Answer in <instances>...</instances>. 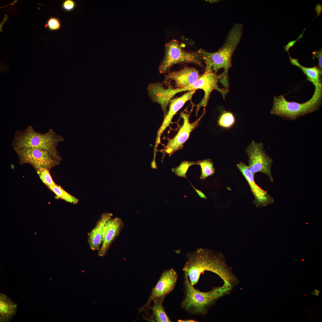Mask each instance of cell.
Here are the masks:
<instances>
[{
	"label": "cell",
	"instance_id": "cell-23",
	"mask_svg": "<svg viewBox=\"0 0 322 322\" xmlns=\"http://www.w3.org/2000/svg\"><path fill=\"white\" fill-rule=\"evenodd\" d=\"M235 122L233 114L231 112H226L221 115L218 122V125L225 128H229L232 126Z\"/></svg>",
	"mask_w": 322,
	"mask_h": 322
},
{
	"label": "cell",
	"instance_id": "cell-13",
	"mask_svg": "<svg viewBox=\"0 0 322 322\" xmlns=\"http://www.w3.org/2000/svg\"><path fill=\"white\" fill-rule=\"evenodd\" d=\"M200 76L198 71L196 69L186 67L177 71L169 72L165 76L164 83L170 80L174 81L177 89H184L194 83Z\"/></svg>",
	"mask_w": 322,
	"mask_h": 322
},
{
	"label": "cell",
	"instance_id": "cell-1",
	"mask_svg": "<svg viewBox=\"0 0 322 322\" xmlns=\"http://www.w3.org/2000/svg\"><path fill=\"white\" fill-rule=\"evenodd\" d=\"M187 257L183 270L187 273L192 285L197 283L200 274L205 271L218 275L224 281V284L231 289L236 284L237 279L222 253L207 249L200 248L189 253Z\"/></svg>",
	"mask_w": 322,
	"mask_h": 322
},
{
	"label": "cell",
	"instance_id": "cell-25",
	"mask_svg": "<svg viewBox=\"0 0 322 322\" xmlns=\"http://www.w3.org/2000/svg\"><path fill=\"white\" fill-rule=\"evenodd\" d=\"M61 22L59 19L55 17L50 18L47 21L46 27L51 31H56L60 29Z\"/></svg>",
	"mask_w": 322,
	"mask_h": 322
},
{
	"label": "cell",
	"instance_id": "cell-33",
	"mask_svg": "<svg viewBox=\"0 0 322 322\" xmlns=\"http://www.w3.org/2000/svg\"><path fill=\"white\" fill-rule=\"evenodd\" d=\"M208 1H209V2H210L213 3V2H217L218 1L217 0H208Z\"/></svg>",
	"mask_w": 322,
	"mask_h": 322
},
{
	"label": "cell",
	"instance_id": "cell-17",
	"mask_svg": "<svg viewBox=\"0 0 322 322\" xmlns=\"http://www.w3.org/2000/svg\"><path fill=\"white\" fill-rule=\"evenodd\" d=\"M289 55L291 63L300 68L307 76V80L312 83L315 88H322L321 76L322 71L317 66L308 68L304 66L298 62V59L292 58Z\"/></svg>",
	"mask_w": 322,
	"mask_h": 322
},
{
	"label": "cell",
	"instance_id": "cell-27",
	"mask_svg": "<svg viewBox=\"0 0 322 322\" xmlns=\"http://www.w3.org/2000/svg\"><path fill=\"white\" fill-rule=\"evenodd\" d=\"M312 54L313 55V59H314L315 57H316L318 58V66L319 68L321 71H322V49L319 50H318L313 52H312Z\"/></svg>",
	"mask_w": 322,
	"mask_h": 322
},
{
	"label": "cell",
	"instance_id": "cell-7",
	"mask_svg": "<svg viewBox=\"0 0 322 322\" xmlns=\"http://www.w3.org/2000/svg\"><path fill=\"white\" fill-rule=\"evenodd\" d=\"M222 79L226 81L223 73L217 75L211 70L205 69L204 73L200 76L196 81L192 85L186 88L187 91H191L200 89L203 90L205 93L203 98L198 105L196 108V114L200 108L207 105L211 92L215 90L222 95L224 98L228 92L227 89H221L218 86V83L220 79Z\"/></svg>",
	"mask_w": 322,
	"mask_h": 322
},
{
	"label": "cell",
	"instance_id": "cell-29",
	"mask_svg": "<svg viewBox=\"0 0 322 322\" xmlns=\"http://www.w3.org/2000/svg\"><path fill=\"white\" fill-rule=\"evenodd\" d=\"M193 188L195 190L198 195L201 198L205 199H207V198L205 194L201 191L195 188L192 185L190 182Z\"/></svg>",
	"mask_w": 322,
	"mask_h": 322
},
{
	"label": "cell",
	"instance_id": "cell-26",
	"mask_svg": "<svg viewBox=\"0 0 322 322\" xmlns=\"http://www.w3.org/2000/svg\"><path fill=\"white\" fill-rule=\"evenodd\" d=\"M76 6V3L73 0H65L63 1L62 4L63 10L69 12L74 10Z\"/></svg>",
	"mask_w": 322,
	"mask_h": 322
},
{
	"label": "cell",
	"instance_id": "cell-30",
	"mask_svg": "<svg viewBox=\"0 0 322 322\" xmlns=\"http://www.w3.org/2000/svg\"><path fill=\"white\" fill-rule=\"evenodd\" d=\"M315 10L317 12V15L316 16H319L322 11V5L318 3L316 6Z\"/></svg>",
	"mask_w": 322,
	"mask_h": 322
},
{
	"label": "cell",
	"instance_id": "cell-11",
	"mask_svg": "<svg viewBox=\"0 0 322 322\" xmlns=\"http://www.w3.org/2000/svg\"><path fill=\"white\" fill-rule=\"evenodd\" d=\"M237 168L247 181L255 197L253 203L257 207L265 206L274 202L273 198L255 182L254 174L250 171L248 166L242 162L237 165Z\"/></svg>",
	"mask_w": 322,
	"mask_h": 322
},
{
	"label": "cell",
	"instance_id": "cell-10",
	"mask_svg": "<svg viewBox=\"0 0 322 322\" xmlns=\"http://www.w3.org/2000/svg\"><path fill=\"white\" fill-rule=\"evenodd\" d=\"M180 117L183 119V123L177 134L170 140L163 150V152L169 156L178 150L182 149L185 142L188 139L190 134L198 125L202 116L192 123L189 122L188 114L182 112Z\"/></svg>",
	"mask_w": 322,
	"mask_h": 322
},
{
	"label": "cell",
	"instance_id": "cell-24",
	"mask_svg": "<svg viewBox=\"0 0 322 322\" xmlns=\"http://www.w3.org/2000/svg\"><path fill=\"white\" fill-rule=\"evenodd\" d=\"M49 170L46 168H43L36 171L40 179L48 187L56 184L52 179Z\"/></svg>",
	"mask_w": 322,
	"mask_h": 322
},
{
	"label": "cell",
	"instance_id": "cell-19",
	"mask_svg": "<svg viewBox=\"0 0 322 322\" xmlns=\"http://www.w3.org/2000/svg\"><path fill=\"white\" fill-rule=\"evenodd\" d=\"M163 300L158 299L153 301V306L151 307L152 311V317L157 322H172L166 313L163 306Z\"/></svg>",
	"mask_w": 322,
	"mask_h": 322
},
{
	"label": "cell",
	"instance_id": "cell-8",
	"mask_svg": "<svg viewBox=\"0 0 322 322\" xmlns=\"http://www.w3.org/2000/svg\"><path fill=\"white\" fill-rule=\"evenodd\" d=\"M14 150L18 156L20 164H29L36 171L43 168L50 170L60 163L44 151L30 148Z\"/></svg>",
	"mask_w": 322,
	"mask_h": 322
},
{
	"label": "cell",
	"instance_id": "cell-3",
	"mask_svg": "<svg viewBox=\"0 0 322 322\" xmlns=\"http://www.w3.org/2000/svg\"><path fill=\"white\" fill-rule=\"evenodd\" d=\"M184 275L185 296L181 303V307L191 314L205 315L218 299L228 294L231 290L224 285L208 292H202L195 289L191 284L186 273L184 272Z\"/></svg>",
	"mask_w": 322,
	"mask_h": 322
},
{
	"label": "cell",
	"instance_id": "cell-2",
	"mask_svg": "<svg viewBox=\"0 0 322 322\" xmlns=\"http://www.w3.org/2000/svg\"><path fill=\"white\" fill-rule=\"evenodd\" d=\"M64 141L63 137L51 129L42 133L36 131L32 126H30L24 130L15 131L11 145L14 150L30 148L45 151L60 162L62 158L57 146Z\"/></svg>",
	"mask_w": 322,
	"mask_h": 322
},
{
	"label": "cell",
	"instance_id": "cell-22",
	"mask_svg": "<svg viewBox=\"0 0 322 322\" xmlns=\"http://www.w3.org/2000/svg\"><path fill=\"white\" fill-rule=\"evenodd\" d=\"M196 162L192 161H184L182 162L178 167L173 168L172 171L177 176L187 179L186 173L189 167Z\"/></svg>",
	"mask_w": 322,
	"mask_h": 322
},
{
	"label": "cell",
	"instance_id": "cell-34",
	"mask_svg": "<svg viewBox=\"0 0 322 322\" xmlns=\"http://www.w3.org/2000/svg\"><path fill=\"white\" fill-rule=\"evenodd\" d=\"M34 233L35 234V235H36V234H37V233H35V232H34Z\"/></svg>",
	"mask_w": 322,
	"mask_h": 322
},
{
	"label": "cell",
	"instance_id": "cell-5",
	"mask_svg": "<svg viewBox=\"0 0 322 322\" xmlns=\"http://www.w3.org/2000/svg\"><path fill=\"white\" fill-rule=\"evenodd\" d=\"M201 55L199 51L187 52L182 49L176 40L173 39L165 45L164 57L159 67L160 73L166 72L174 64L183 62L194 63L202 66Z\"/></svg>",
	"mask_w": 322,
	"mask_h": 322
},
{
	"label": "cell",
	"instance_id": "cell-12",
	"mask_svg": "<svg viewBox=\"0 0 322 322\" xmlns=\"http://www.w3.org/2000/svg\"><path fill=\"white\" fill-rule=\"evenodd\" d=\"M123 227V221L118 217L111 218L106 222L103 242L98 252L99 256L103 257L106 255L112 243L119 235Z\"/></svg>",
	"mask_w": 322,
	"mask_h": 322
},
{
	"label": "cell",
	"instance_id": "cell-18",
	"mask_svg": "<svg viewBox=\"0 0 322 322\" xmlns=\"http://www.w3.org/2000/svg\"><path fill=\"white\" fill-rule=\"evenodd\" d=\"M18 307L15 303L4 294H0V321H10L16 314Z\"/></svg>",
	"mask_w": 322,
	"mask_h": 322
},
{
	"label": "cell",
	"instance_id": "cell-6",
	"mask_svg": "<svg viewBox=\"0 0 322 322\" xmlns=\"http://www.w3.org/2000/svg\"><path fill=\"white\" fill-rule=\"evenodd\" d=\"M245 152L248 157V167L251 172L254 174L259 172L264 173L273 182L271 173L273 160L266 152L263 143L253 140L246 148Z\"/></svg>",
	"mask_w": 322,
	"mask_h": 322
},
{
	"label": "cell",
	"instance_id": "cell-16",
	"mask_svg": "<svg viewBox=\"0 0 322 322\" xmlns=\"http://www.w3.org/2000/svg\"><path fill=\"white\" fill-rule=\"evenodd\" d=\"M112 216L110 213H103L95 227L88 234V242L92 250H96L100 249L103 242L105 224Z\"/></svg>",
	"mask_w": 322,
	"mask_h": 322
},
{
	"label": "cell",
	"instance_id": "cell-4",
	"mask_svg": "<svg viewBox=\"0 0 322 322\" xmlns=\"http://www.w3.org/2000/svg\"><path fill=\"white\" fill-rule=\"evenodd\" d=\"M322 103V88H315L312 98L302 103L287 101L282 95L275 96L270 113L284 119L295 120L318 110Z\"/></svg>",
	"mask_w": 322,
	"mask_h": 322
},
{
	"label": "cell",
	"instance_id": "cell-15",
	"mask_svg": "<svg viewBox=\"0 0 322 322\" xmlns=\"http://www.w3.org/2000/svg\"><path fill=\"white\" fill-rule=\"evenodd\" d=\"M147 90L150 98L153 102L160 104L165 116L167 113V106L175 95L173 88L169 86L168 88H165L161 83L157 82L149 83Z\"/></svg>",
	"mask_w": 322,
	"mask_h": 322
},
{
	"label": "cell",
	"instance_id": "cell-14",
	"mask_svg": "<svg viewBox=\"0 0 322 322\" xmlns=\"http://www.w3.org/2000/svg\"><path fill=\"white\" fill-rule=\"evenodd\" d=\"M196 91V90L190 91L181 97L174 99L171 101L169 111L165 116L162 125L157 133L154 151H156V148L160 142L162 134L171 123L174 116L183 107L186 102L191 99Z\"/></svg>",
	"mask_w": 322,
	"mask_h": 322
},
{
	"label": "cell",
	"instance_id": "cell-28",
	"mask_svg": "<svg viewBox=\"0 0 322 322\" xmlns=\"http://www.w3.org/2000/svg\"><path fill=\"white\" fill-rule=\"evenodd\" d=\"M306 29V28H305L304 29L303 32L300 35V36L297 39L295 40L290 41L284 47L285 50L286 52H287L288 53H289V50L290 48L292 47L294 45V44L298 40L303 38V34L304 32Z\"/></svg>",
	"mask_w": 322,
	"mask_h": 322
},
{
	"label": "cell",
	"instance_id": "cell-21",
	"mask_svg": "<svg viewBox=\"0 0 322 322\" xmlns=\"http://www.w3.org/2000/svg\"><path fill=\"white\" fill-rule=\"evenodd\" d=\"M56 196L69 203L76 204L78 202V199L72 196L70 194L64 191L61 187L55 184L48 187Z\"/></svg>",
	"mask_w": 322,
	"mask_h": 322
},
{
	"label": "cell",
	"instance_id": "cell-31",
	"mask_svg": "<svg viewBox=\"0 0 322 322\" xmlns=\"http://www.w3.org/2000/svg\"><path fill=\"white\" fill-rule=\"evenodd\" d=\"M178 322H196L195 321L193 320H178Z\"/></svg>",
	"mask_w": 322,
	"mask_h": 322
},
{
	"label": "cell",
	"instance_id": "cell-20",
	"mask_svg": "<svg viewBox=\"0 0 322 322\" xmlns=\"http://www.w3.org/2000/svg\"><path fill=\"white\" fill-rule=\"evenodd\" d=\"M196 164L200 165L201 168V174L200 177L201 179L204 180L208 177L214 174L215 169L213 166V162L211 159L199 161L196 162Z\"/></svg>",
	"mask_w": 322,
	"mask_h": 322
},
{
	"label": "cell",
	"instance_id": "cell-9",
	"mask_svg": "<svg viewBox=\"0 0 322 322\" xmlns=\"http://www.w3.org/2000/svg\"><path fill=\"white\" fill-rule=\"evenodd\" d=\"M178 275L172 268L166 270L162 273L155 286L153 288L147 303L142 307L141 310L150 308V304L158 299L164 300L165 297L174 289L177 283Z\"/></svg>",
	"mask_w": 322,
	"mask_h": 322
},
{
	"label": "cell",
	"instance_id": "cell-32",
	"mask_svg": "<svg viewBox=\"0 0 322 322\" xmlns=\"http://www.w3.org/2000/svg\"><path fill=\"white\" fill-rule=\"evenodd\" d=\"M319 291L316 289H315L312 292V294L315 295L316 296H318L319 295Z\"/></svg>",
	"mask_w": 322,
	"mask_h": 322
}]
</instances>
